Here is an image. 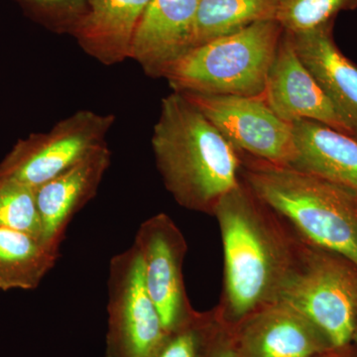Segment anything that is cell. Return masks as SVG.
Masks as SVG:
<instances>
[{
    "label": "cell",
    "instance_id": "6da1fadb",
    "mask_svg": "<svg viewBox=\"0 0 357 357\" xmlns=\"http://www.w3.org/2000/svg\"><path fill=\"white\" fill-rule=\"evenodd\" d=\"M222 236L223 281L218 317L232 328L277 302L303 241L243 180L213 211Z\"/></svg>",
    "mask_w": 357,
    "mask_h": 357
},
{
    "label": "cell",
    "instance_id": "7a4b0ae2",
    "mask_svg": "<svg viewBox=\"0 0 357 357\" xmlns=\"http://www.w3.org/2000/svg\"><path fill=\"white\" fill-rule=\"evenodd\" d=\"M151 144L163 184L182 208L213 215L241 183L238 150L182 93L162 100Z\"/></svg>",
    "mask_w": 357,
    "mask_h": 357
},
{
    "label": "cell",
    "instance_id": "3957f363",
    "mask_svg": "<svg viewBox=\"0 0 357 357\" xmlns=\"http://www.w3.org/2000/svg\"><path fill=\"white\" fill-rule=\"evenodd\" d=\"M239 154L241 180L302 241L357 268V195L292 167Z\"/></svg>",
    "mask_w": 357,
    "mask_h": 357
},
{
    "label": "cell",
    "instance_id": "277c9868",
    "mask_svg": "<svg viewBox=\"0 0 357 357\" xmlns=\"http://www.w3.org/2000/svg\"><path fill=\"white\" fill-rule=\"evenodd\" d=\"M283 28L261 21L192 48L166 73L173 91L262 96Z\"/></svg>",
    "mask_w": 357,
    "mask_h": 357
},
{
    "label": "cell",
    "instance_id": "5b68a950",
    "mask_svg": "<svg viewBox=\"0 0 357 357\" xmlns=\"http://www.w3.org/2000/svg\"><path fill=\"white\" fill-rule=\"evenodd\" d=\"M279 301L302 312L333 349L354 342L357 328V268L342 256L303 241Z\"/></svg>",
    "mask_w": 357,
    "mask_h": 357
},
{
    "label": "cell",
    "instance_id": "8992f818",
    "mask_svg": "<svg viewBox=\"0 0 357 357\" xmlns=\"http://www.w3.org/2000/svg\"><path fill=\"white\" fill-rule=\"evenodd\" d=\"M114 121L112 114L77 110L48 132L32 133L18 141L0 162V178L36 189L107 144Z\"/></svg>",
    "mask_w": 357,
    "mask_h": 357
},
{
    "label": "cell",
    "instance_id": "52a82bcc",
    "mask_svg": "<svg viewBox=\"0 0 357 357\" xmlns=\"http://www.w3.org/2000/svg\"><path fill=\"white\" fill-rule=\"evenodd\" d=\"M107 297L105 356H156L168 333L148 293L135 244L110 260Z\"/></svg>",
    "mask_w": 357,
    "mask_h": 357
},
{
    "label": "cell",
    "instance_id": "ba28073f",
    "mask_svg": "<svg viewBox=\"0 0 357 357\" xmlns=\"http://www.w3.org/2000/svg\"><path fill=\"white\" fill-rule=\"evenodd\" d=\"M180 93L238 151L284 166L297 156L293 124L279 119L262 96Z\"/></svg>",
    "mask_w": 357,
    "mask_h": 357
},
{
    "label": "cell",
    "instance_id": "9c48e42d",
    "mask_svg": "<svg viewBox=\"0 0 357 357\" xmlns=\"http://www.w3.org/2000/svg\"><path fill=\"white\" fill-rule=\"evenodd\" d=\"M134 244L144 264L145 283L167 333L187 325L196 316L184 281L188 243L172 218L160 213L141 223Z\"/></svg>",
    "mask_w": 357,
    "mask_h": 357
},
{
    "label": "cell",
    "instance_id": "30bf717a",
    "mask_svg": "<svg viewBox=\"0 0 357 357\" xmlns=\"http://www.w3.org/2000/svg\"><path fill=\"white\" fill-rule=\"evenodd\" d=\"M239 357H314L333 349L302 312L277 301L231 328Z\"/></svg>",
    "mask_w": 357,
    "mask_h": 357
},
{
    "label": "cell",
    "instance_id": "8fae6325",
    "mask_svg": "<svg viewBox=\"0 0 357 357\" xmlns=\"http://www.w3.org/2000/svg\"><path fill=\"white\" fill-rule=\"evenodd\" d=\"M263 100L282 121H312L352 135L333 103L301 62L290 35L283 31L268 73Z\"/></svg>",
    "mask_w": 357,
    "mask_h": 357
},
{
    "label": "cell",
    "instance_id": "7c38bea8",
    "mask_svg": "<svg viewBox=\"0 0 357 357\" xmlns=\"http://www.w3.org/2000/svg\"><path fill=\"white\" fill-rule=\"evenodd\" d=\"M199 0H150L134 32L130 57L146 76L164 79L192 48Z\"/></svg>",
    "mask_w": 357,
    "mask_h": 357
},
{
    "label": "cell",
    "instance_id": "4fadbf2b",
    "mask_svg": "<svg viewBox=\"0 0 357 357\" xmlns=\"http://www.w3.org/2000/svg\"><path fill=\"white\" fill-rule=\"evenodd\" d=\"M112 163L107 144L35 190L41 223V241L60 253L68 227L75 215L95 198Z\"/></svg>",
    "mask_w": 357,
    "mask_h": 357
},
{
    "label": "cell",
    "instance_id": "5bb4252c",
    "mask_svg": "<svg viewBox=\"0 0 357 357\" xmlns=\"http://www.w3.org/2000/svg\"><path fill=\"white\" fill-rule=\"evenodd\" d=\"M335 22L309 31L287 33L301 62L357 139V66L335 43Z\"/></svg>",
    "mask_w": 357,
    "mask_h": 357
},
{
    "label": "cell",
    "instance_id": "9a60e30c",
    "mask_svg": "<svg viewBox=\"0 0 357 357\" xmlns=\"http://www.w3.org/2000/svg\"><path fill=\"white\" fill-rule=\"evenodd\" d=\"M150 0H89L73 36L89 56L112 66L130 57L134 32Z\"/></svg>",
    "mask_w": 357,
    "mask_h": 357
},
{
    "label": "cell",
    "instance_id": "2e32d148",
    "mask_svg": "<svg viewBox=\"0 0 357 357\" xmlns=\"http://www.w3.org/2000/svg\"><path fill=\"white\" fill-rule=\"evenodd\" d=\"M297 156L290 167L357 195V139L319 122H294Z\"/></svg>",
    "mask_w": 357,
    "mask_h": 357
},
{
    "label": "cell",
    "instance_id": "e0dca14e",
    "mask_svg": "<svg viewBox=\"0 0 357 357\" xmlns=\"http://www.w3.org/2000/svg\"><path fill=\"white\" fill-rule=\"evenodd\" d=\"M60 253L38 237L0 229V290H34L55 267Z\"/></svg>",
    "mask_w": 357,
    "mask_h": 357
},
{
    "label": "cell",
    "instance_id": "ac0fdd59",
    "mask_svg": "<svg viewBox=\"0 0 357 357\" xmlns=\"http://www.w3.org/2000/svg\"><path fill=\"white\" fill-rule=\"evenodd\" d=\"M277 3L278 0H199L192 48L255 23L275 20Z\"/></svg>",
    "mask_w": 357,
    "mask_h": 357
},
{
    "label": "cell",
    "instance_id": "d6986e66",
    "mask_svg": "<svg viewBox=\"0 0 357 357\" xmlns=\"http://www.w3.org/2000/svg\"><path fill=\"white\" fill-rule=\"evenodd\" d=\"M222 328L215 307L198 312L187 325L168 333L155 357H208Z\"/></svg>",
    "mask_w": 357,
    "mask_h": 357
},
{
    "label": "cell",
    "instance_id": "ffe728a7",
    "mask_svg": "<svg viewBox=\"0 0 357 357\" xmlns=\"http://www.w3.org/2000/svg\"><path fill=\"white\" fill-rule=\"evenodd\" d=\"M357 9V0H278L275 20L284 31L300 33L333 22L340 13Z\"/></svg>",
    "mask_w": 357,
    "mask_h": 357
},
{
    "label": "cell",
    "instance_id": "44dd1931",
    "mask_svg": "<svg viewBox=\"0 0 357 357\" xmlns=\"http://www.w3.org/2000/svg\"><path fill=\"white\" fill-rule=\"evenodd\" d=\"M0 229L20 230L41 241V223L33 188L0 178Z\"/></svg>",
    "mask_w": 357,
    "mask_h": 357
},
{
    "label": "cell",
    "instance_id": "7402d4cb",
    "mask_svg": "<svg viewBox=\"0 0 357 357\" xmlns=\"http://www.w3.org/2000/svg\"><path fill=\"white\" fill-rule=\"evenodd\" d=\"M34 20L58 33L74 32L89 0H15Z\"/></svg>",
    "mask_w": 357,
    "mask_h": 357
},
{
    "label": "cell",
    "instance_id": "603a6c76",
    "mask_svg": "<svg viewBox=\"0 0 357 357\" xmlns=\"http://www.w3.org/2000/svg\"><path fill=\"white\" fill-rule=\"evenodd\" d=\"M208 357H239L234 344L231 328L225 324Z\"/></svg>",
    "mask_w": 357,
    "mask_h": 357
},
{
    "label": "cell",
    "instance_id": "cb8c5ba5",
    "mask_svg": "<svg viewBox=\"0 0 357 357\" xmlns=\"http://www.w3.org/2000/svg\"><path fill=\"white\" fill-rule=\"evenodd\" d=\"M314 357H357V345L352 342V344L344 345V347L321 352Z\"/></svg>",
    "mask_w": 357,
    "mask_h": 357
},
{
    "label": "cell",
    "instance_id": "d4e9b609",
    "mask_svg": "<svg viewBox=\"0 0 357 357\" xmlns=\"http://www.w3.org/2000/svg\"><path fill=\"white\" fill-rule=\"evenodd\" d=\"M354 344H356L357 345V328H356V335H354Z\"/></svg>",
    "mask_w": 357,
    "mask_h": 357
}]
</instances>
